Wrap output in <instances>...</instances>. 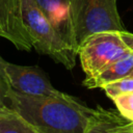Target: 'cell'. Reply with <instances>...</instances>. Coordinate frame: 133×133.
I'll return each mask as SVG.
<instances>
[{
  "label": "cell",
  "mask_w": 133,
  "mask_h": 133,
  "mask_svg": "<svg viewBox=\"0 0 133 133\" xmlns=\"http://www.w3.org/2000/svg\"><path fill=\"white\" fill-rule=\"evenodd\" d=\"M22 15L33 48L41 54L51 57L68 70L76 64L77 52L71 48L47 20L35 0H21Z\"/></svg>",
  "instance_id": "2"
},
{
  "label": "cell",
  "mask_w": 133,
  "mask_h": 133,
  "mask_svg": "<svg viewBox=\"0 0 133 133\" xmlns=\"http://www.w3.org/2000/svg\"><path fill=\"white\" fill-rule=\"evenodd\" d=\"M35 2L62 39L78 54L71 0H35Z\"/></svg>",
  "instance_id": "7"
},
{
  "label": "cell",
  "mask_w": 133,
  "mask_h": 133,
  "mask_svg": "<svg viewBox=\"0 0 133 133\" xmlns=\"http://www.w3.org/2000/svg\"><path fill=\"white\" fill-rule=\"evenodd\" d=\"M71 9L78 48L91 34L125 30L116 0H71Z\"/></svg>",
  "instance_id": "3"
},
{
  "label": "cell",
  "mask_w": 133,
  "mask_h": 133,
  "mask_svg": "<svg viewBox=\"0 0 133 133\" xmlns=\"http://www.w3.org/2000/svg\"><path fill=\"white\" fill-rule=\"evenodd\" d=\"M129 77H133V71H132V73L129 75Z\"/></svg>",
  "instance_id": "16"
},
{
  "label": "cell",
  "mask_w": 133,
  "mask_h": 133,
  "mask_svg": "<svg viewBox=\"0 0 133 133\" xmlns=\"http://www.w3.org/2000/svg\"><path fill=\"white\" fill-rule=\"evenodd\" d=\"M0 36L19 50L30 51L33 47L23 21L21 0H0Z\"/></svg>",
  "instance_id": "6"
},
{
  "label": "cell",
  "mask_w": 133,
  "mask_h": 133,
  "mask_svg": "<svg viewBox=\"0 0 133 133\" xmlns=\"http://www.w3.org/2000/svg\"><path fill=\"white\" fill-rule=\"evenodd\" d=\"M10 89L6 79L4 78V76L2 75V73L0 72V108H4L7 105L6 102V92L7 90Z\"/></svg>",
  "instance_id": "13"
},
{
  "label": "cell",
  "mask_w": 133,
  "mask_h": 133,
  "mask_svg": "<svg viewBox=\"0 0 133 133\" xmlns=\"http://www.w3.org/2000/svg\"><path fill=\"white\" fill-rule=\"evenodd\" d=\"M0 72L9 87L27 96H58L62 92L50 82L46 73L36 65H19L7 62L0 56Z\"/></svg>",
  "instance_id": "5"
},
{
  "label": "cell",
  "mask_w": 133,
  "mask_h": 133,
  "mask_svg": "<svg viewBox=\"0 0 133 133\" xmlns=\"http://www.w3.org/2000/svg\"><path fill=\"white\" fill-rule=\"evenodd\" d=\"M129 126H130V129H131V131L133 132V123H132V122H129Z\"/></svg>",
  "instance_id": "15"
},
{
  "label": "cell",
  "mask_w": 133,
  "mask_h": 133,
  "mask_svg": "<svg viewBox=\"0 0 133 133\" xmlns=\"http://www.w3.org/2000/svg\"><path fill=\"white\" fill-rule=\"evenodd\" d=\"M112 110L97 107L89 119L85 133H133L129 121Z\"/></svg>",
  "instance_id": "9"
},
{
  "label": "cell",
  "mask_w": 133,
  "mask_h": 133,
  "mask_svg": "<svg viewBox=\"0 0 133 133\" xmlns=\"http://www.w3.org/2000/svg\"><path fill=\"white\" fill-rule=\"evenodd\" d=\"M119 33V36L122 37V39L124 41V43L126 44V46L133 51V33L131 32H128L126 30H122V31H118Z\"/></svg>",
  "instance_id": "14"
},
{
  "label": "cell",
  "mask_w": 133,
  "mask_h": 133,
  "mask_svg": "<svg viewBox=\"0 0 133 133\" xmlns=\"http://www.w3.org/2000/svg\"><path fill=\"white\" fill-rule=\"evenodd\" d=\"M106 95L112 100L117 96L133 92V77H125L102 87Z\"/></svg>",
  "instance_id": "11"
},
{
  "label": "cell",
  "mask_w": 133,
  "mask_h": 133,
  "mask_svg": "<svg viewBox=\"0 0 133 133\" xmlns=\"http://www.w3.org/2000/svg\"><path fill=\"white\" fill-rule=\"evenodd\" d=\"M0 133H39L9 106L0 108Z\"/></svg>",
  "instance_id": "10"
},
{
  "label": "cell",
  "mask_w": 133,
  "mask_h": 133,
  "mask_svg": "<svg viewBox=\"0 0 133 133\" xmlns=\"http://www.w3.org/2000/svg\"><path fill=\"white\" fill-rule=\"evenodd\" d=\"M128 50L118 31H103L89 35L78 48L81 68L85 74L84 80L95 78Z\"/></svg>",
  "instance_id": "4"
},
{
  "label": "cell",
  "mask_w": 133,
  "mask_h": 133,
  "mask_svg": "<svg viewBox=\"0 0 133 133\" xmlns=\"http://www.w3.org/2000/svg\"><path fill=\"white\" fill-rule=\"evenodd\" d=\"M119 114L127 121L133 123V92L125 94L112 99Z\"/></svg>",
  "instance_id": "12"
},
{
  "label": "cell",
  "mask_w": 133,
  "mask_h": 133,
  "mask_svg": "<svg viewBox=\"0 0 133 133\" xmlns=\"http://www.w3.org/2000/svg\"><path fill=\"white\" fill-rule=\"evenodd\" d=\"M6 102L39 133H85L95 112L64 92L34 97L10 88L6 92Z\"/></svg>",
  "instance_id": "1"
},
{
  "label": "cell",
  "mask_w": 133,
  "mask_h": 133,
  "mask_svg": "<svg viewBox=\"0 0 133 133\" xmlns=\"http://www.w3.org/2000/svg\"><path fill=\"white\" fill-rule=\"evenodd\" d=\"M133 71V51L128 50L121 57L110 63L106 69L100 72L95 78L84 80L83 85L87 88L103 87L108 83L128 77Z\"/></svg>",
  "instance_id": "8"
}]
</instances>
